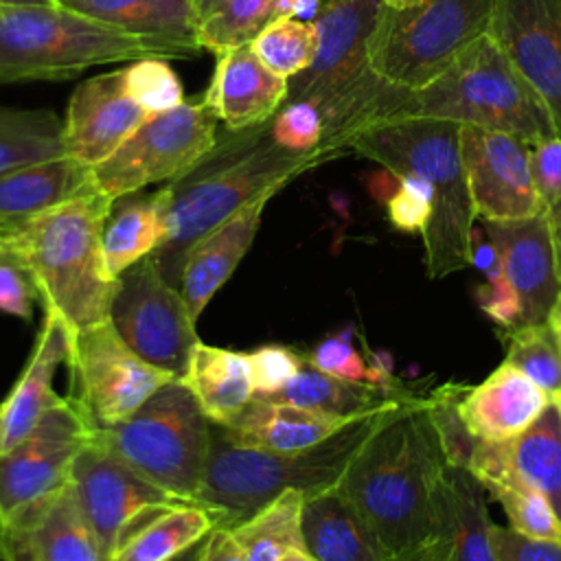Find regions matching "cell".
<instances>
[{
    "label": "cell",
    "instance_id": "6da1fadb",
    "mask_svg": "<svg viewBox=\"0 0 561 561\" xmlns=\"http://www.w3.org/2000/svg\"><path fill=\"white\" fill-rule=\"evenodd\" d=\"M445 467L427 394H412L379 414L335 489L399 557L436 539Z\"/></svg>",
    "mask_w": 561,
    "mask_h": 561
},
{
    "label": "cell",
    "instance_id": "7a4b0ae2",
    "mask_svg": "<svg viewBox=\"0 0 561 561\" xmlns=\"http://www.w3.org/2000/svg\"><path fill=\"white\" fill-rule=\"evenodd\" d=\"M329 162L320 151H294L272 136V118L219 131L215 147L186 173L158 188L162 239L149 254L178 287L186 252L210 230L261 197H274L305 171Z\"/></svg>",
    "mask_w": 561,
    "mask_h": 561
},
{
    "label": "cell",
    "instance_id": "3957f363",
    "mask_svg": "<svg viewBox=\"0 0 561 561\" xmlns=\"http://www.w3.org/2000/svg\"><path fill=\"white\" fill-rule=\"evenodd\" d=\"M114 199L101 188L22 221L2 245L33 278L44 313L59 316L70 335L110 320L118 278L103 256V228Z\"/></svg>",
    "mask_w": 561,
    "mask_h": 561
},
{
    "label": "cell",
    "instance_id": "277c9868",
    "mask_svg": "<svg viewBox=\"0 0 561 561\" xmlns=\"http://www.w3.org/2000/svg\"><path fill=\"white\" fill-rule=\"evenodd\" d=\"M381 0H320L311 20L318 53L307 70L287 81V101L313 103L324 121L322 149L333 160L351 140L388 118L399 88L383 81L368 61V39Z\"/></svg>",
    "mask_w": 561,
    "mask_h": 561
},
{
    "label": "cell",
    "instance_id": "5b68a950",
    "mask_svg": "<svg viewBox=\"0 0 561 561\" xmlns=\"http://www.w3.org/2000/svg\"><path fill=\"white\" fill-rule=\"evenodd\" d=\"M383 410L366 414L331 438L298 451L248 445L232 436L226 425L210 421L208 456L195 502L215 508L221 515L219 526L232 528L283 491L294 489L309 497L333 489Z\"/></svg>",
    "mask_w": 561,
    "mask_h": 561
},
{
    "label": "cell",
    "instance_id": "8992f818",
    "mask_svg": "<svg viewBox=\"0 0 561 561\" xmlns=\"http://www.w3.org/2000/svg\"><path fill=\"white\" fill-rule=\"evenodd\" d=\"M348 151L368 158L394 178L412 175L432 184L434 206L423 250L430 278H445L469 265L476 208L460 151V125L434 118H405L359 131Z\"/></svg>",
    "mask_w": 561,
    "mask_h": 561
},
{
    "label": "cell",
    "instance_id": "52a82bcc",
    "mask_svg": "<svg viewBox=\"0 0 561 561\" xmlns=\"http://www.w3.org/2000/svg\"><path fill=\"white\" fill-rule=\"evenodd\" d=\"M405 118L451 121L506 131L526 142L559 134L548 107L486 33L419 90H399L383 123Z\"/></svg>",
    "mask_w": 561,
    "mask_h": 561
},
{
    "label": "cell",
    "instance_id": "ba28073f",
    "mask_svg": "<svg viewBox=\"0 0 561 561\" xmlns=\"http://www.w3.org/2000/svg\"><path fill=\"white\" fill-rule=\"evenodd\" d=\"M199 53L129 35L61 4H0V81L70 79L116 61L186 59Z\"/></svg>",
    "mask_w": 561,
    "mask_h": 561
},
{
    "label": "cell",
    "instance_id": "9c48e42d",
    "mask_svg": "<svg viewBox=\"0 0 561 561\" xmlns=\"http://www.w3.org/2000/svg\"><path fill=\"white\" fill-rule=\"evenodd\" d=\"M94 440L184 502H195L210 440V419L193 392L173 379L131 416L94 432Z\"/></svg>",
    "mask_w": 561,
    "mask_h": 561
},
{
    "label": "cell",
    "instance_id": "30bf717a",
    "mask_svg": "<svg viewBox=\"0 0 561 561\" xmlns=\"http://www.w3.org/2000/svg\"><path fill=\"white\" fill-rule=\"evenodd\" d=\"M495 0H416L383 7L368 39L370 68L388 83L419 90L489 33Z\"/></svg>",
    "mask_w": 561,
    "mask_h": 561
},
{
    "label": "cell",
    "instance_id": "8fae6325",
    "mask_svg": "<svg viewBox=\"0 0 561 561\" xmlns=\"http://www.w3.org/2000/svg\"><path fill=\"white\" fill-rule=\"evenodd\" d=\"M219 118L204 94L147 118L110 158L92 167L96 186L112 199L171 182L195 167L217 142Z\"/></svg>",
    "mask_w": 561,
    "mask_h": 561
},
{
    "label": "cell",
    "instance_id": "7c38bea8",
    "mask_svg": "<svg viewBox=\"0 0 561 561\" xmlns=\"http://www.w3.org/2000/svg\"><path fill=\"white\" fill-rule=\"evenodd\" d=\"M110 322L121 340L147 364L182 379L195 344V320L182 291L164 278L151 256L118 276Z\"/></svg>",
    "mask_w": 561,
    "mask_h": 561
},
{
    "label": "cell",
    "instance_id": "4fadbf2b",
    "mask_svg": "<svg viewBox=\"0 0 561 561\" xmlns=\"http://www.w3.org/2000/svg\"><path fill=\"white\" fill-rule=\"evenodd\" d=\"M68 397L96 430L131 416L158 388L175 377L140 359L114 331L101 322L70 335Z\"/></svg>",
    "mask_w": 561,
    "mask_h": 561
},
{
    "label": "cell",
    "instance_id": "5bb4252c",
    "mask_svg": "<svg viewBox=\"0 0 561 561\" xmlns=\"http://www.w3.org/2000/svg\"><path fill=\"white\" fill-rule=\"evenodd\" d=\"M90 440L94 427L70 397H61L26 438L0 454V524L66 486Z\"/></svg>",
    "mask_w": 561,
    "mask_h": 561
},
{
    "label": "cell",
    "instance_id": "9a60e30c",
    "mask_svg": "<svg viewBox=\"0 0 561 561\" xmlns=\"http://www.w3.org/2000/svg\"><path fill=\"white\" fill-rule=\"evenodd\" d=\"M70 486L85 522L112 557L134 522L158 508L184 502L96 440H90L72 462Z\"/></svg>",
    "mask_w": 561,
    "mask_h": 561
},
{
    "label": "cell",
    "instance_id": "2e32d148",
    "mask_svg": "<svg viewBox=\"0 0 561 561\" xmlns=\"http://www.w3.org/2000/svg\"><path fill=\"white\" fill-rule=\"evenodd\" d=\"M460 151L478 219L504 221L541 213L526 140L460 125Z\"/></svg>",
    "mask_w": 561,
    "mask_h": 561
},
{
    "label": "cell",
    "instance_id": "e0dca14e",
    "mask_svg": "<svg viewBox=\"0 0 561 561\" xmlns=\"http://www.w3.org/2000/svg\"><path fill=\"white\" fill-rule=\"evenodd\" d=\"M489 35L539 94L561 134V0H495Z\"/></svg>",
    "mask_w": 561,
    "mask_h": 561
},
{
    "label": "cell",
    "instance_id": "ac0fdd59",
    "mask_svg": "<svg viewBox=\"0 0 561 561\" xmlns=\"http://www.w3.org/2000/svg\"><path fill=\"white\" fill-rule=\"evenodd\" d=\"M2 561H114L85 522L70 482L2 524Z\"/></svg>",
    "mask_w": 561,
    "mask_h": 561
},
{
    "label": "cell",
    "instance_id": "d6986e66",
    "mask_svg": "<svg viewBox=\"0 0 561 561\" xmlns=\"http://www.w3.org/2000/svg\"><path fill=\"white\" fill-rule=\"evenodd\" d=\"M147 118H151L131 96L125 68L103 72L81 81L66 110L61 140L66 156L90 167L110 158Z\"/></svg>",
    "mask_w": 561,
    "mask_h": 561
},
{
    "label": "cell",
    "instance_id": "ffe728a7",
    "mask_svg": "<svg viewBox=\"0 0 561 561\" xmlns=\"http://www.w3.org/2000/svg\"><path fill=\"white\" fill-rule=\"evenodd\" d=\"M480 224L497 248L502 274L522 300V324L548 322L561 294V265L548 217L539 213Z\"/></svg>",
    "mask_w": 561,
    "mask_h": 561
},
{
    "label": "cell",
    "instance_id": "44dd1931",
    "mask_svg": "<svg viewBox=\"0 0 561 561\" xmlns=\"http://www.w3.org/2000/svg\"><path fill=\"white\" fill-rule=\"evenodd\" d=\"M70 353V329L55 313H44L35 346L24 370L0 401V454L26 438L42 416L61 399L55 392V375Z\"/></svg>",
    "mask_w": 561,
    "mask_h": 561
},
{
    "label": "cell",
    "instance_id": "7402d4cb",
    "mask_svg": "<svg viewBox=\"0 0 561 561\" xmlns=\"http://www.w3.org/2000/svg\"><path fill=\"white\" fill-rule=\"evenodd\" d=\"M204 99L226 129H248L274 118L287 99V79L272 72L252 44H245L217 55Z\"/></svg>",
    "mask_w": 561,
    "mask_h": 561
},
{
    "label": "cell",
    "instance_id": "603a6c76",
    "mask_svg": "<svg viewBox=\"0 0 561 561\" xmlns=\"http://www.w3.org/2000/svg\"><path fill=\"white\" fill-rule=\"evenodd\" d=\"M550 401L530 377L504 362L482 383L469 386L458 408L473 436L504 443L526 432Z\"/></svg>",
    "mask_w": 561,
    "mask_h": 561
},
{
    "label": "cell",
    "instance_id": "cb8c5ba5",
    "mask_svg": "<svg viewBox=\"0 0 561 561\" xmlns=\"http://www.w3.org/2000/svg\"><path fill=\"white\" fill-rule=\"evenodd\" d=\"M270 199L272 197H261L248 204L186 252L178 289L182 291L195 322L210 298L226 285L241 259L248 254Z\"/></svg>",
    "mask_w": 561,
    "mask_h": 561
},
{
    "label": "cell",
    "instance_id": "d4e9b609",
    "mask_svg": "<svg viewBox=\"0 0 561 561\" xmlns=\"http://www.w3.org/2000/svg\"><path fill=\"white\" fill-rule=\"evenodd\" d=\"M302 546L318 561H392L370 524L335 486L305 497Z\"/></svg>",
    "mask_w": 561,
    "mask_h": 561
},
{
    "label": "cell",
    "instance_id": "484cf974",
    "mask_svg": "<svg viewBox=\"0 0 561 561\" xmlns=\"http://www.w3.org/2000/svg\"><path fill=\"white\" fill-rule=\"evenodd\" d=\"M486 495V489L471 471L447 462L436 511V539H440L447 561H497Z\"/></svg>",
    "mask_w": 561,
    "mask_h": 561
},
{
    "label": "cell",
    "instance_id": "4316f807",
    "mask_svg": "<svg viewBox=\"0 0 561 561\" xmlns=\"http://www.w3.org/2000/svg\"><path fill=\"white\" fill-rule=\"evenodd\" d=\"M94 188L90 164L66 153L39 160L0 175V219L22 224Z\"/></svg>",
    "mask_w": 561,
    "mask_h": 561
},
{
    "label": "cell",
    "instance_id": "83f0119b",
    "mask_svg": "<svg viewBox=\"0 0 561 561\" xmlns=\"http://www.w3.org/2000/svg\"><path fill=\"white\" fill-rule=\"evenodd\" d=\"M77 13L147 39H164L202 53L193 0H57Z\"/></svg>",
    "mask_w": 561,
    "mask_h": 561
},
{
    "label": "cell",
    "instance_id": "f1b7e54d",
    "mask_svg": "<svg viewBox=\"0 0 561 561\" xmlns=\"http://www.w3.org/2000/svg\"><path fill=\"white\" fill-rule=\"evenodd\" d=\"M182 383L193 392L202 412L213 421L232 423L254 399L248 353L195 344Z\"/></svg>",
    "mask_w": 561,
    "mask_h": 561
},
{
    "label": "cell",
    "instance_id": "f546056e",
    "mask_svg": "<svg viewBox=\"0 0 561 561\" xmlns=\"http://www.w3.org/2000/svg\"><path fill=\"white\" fill-rule=\"evenodd\" d=\"M403 383L394 388L373 386V383H355L346 379L331 377L316 366L302 359L298 373L289 379L287 386H283L278 392L263 397L261 401L272 403H287L322 414L333 416H366L373 412H379L383 408H390L408 397H412ZM256 399V397H254Z\"/></svg>",
    "mask_w": 561,
    "mask_h": 561
},
{
    "label": "cell",
    "instance_id": "4dcf8cb0",
    "mask_svg": "<svg viewBox=\"0 0 561 561\" xmlns=\"http://www.w3.org/2000/svg\"><path fill=\"white\" fill-rule=\"evenodd\" d=\"M357 419L362 416H333L287 403L252 399L250 405L226 427L248 445L276 451H298L331 438Z\"/></svg>",
    "mask_w": 561,
    "mask_h": 561
},
{
    "label": "cell",
    "instance_id": "1f68e13d",
    "mask_svg": "<svg viewBox=\"0 0 561 561\" xmlns=\"http://www.w3.org/2000/svg\"><path fill=\"white\" fill-rule=\"evenodd\" d=\"M219 522L221 515L199 502L158 508L125 530L114 561H171L210 535Z\"/></svg>",
    "mask_w": 561,
    "mask_h": 561
},
{
    "label": "cell",
    "instance_id": "d6a6232c",
    "mask_svg": "<svg viewBox=\"0 0 561 561\" xmlns=\"http://www.w3.org/2000/svg\"><path fill=\"white\" fill-rule=\"evenodd\" d=\"M508 484L537 489L561 522V408L550 401L539 419L506 443ZM504 486V484H502Z\"/></svg>",
    "mask_w": 561,
    "mask_h": 561
},
{
    "label": "cell",
    "instance_id": "836d02e7",
    "mask_svg": "<svg viewBox=\"0 0 561 561\" xmlns=\"http://www.w3.org/2000/svg\"><path fill=\"white\" fill-rule=\"evenodd\" d=\"M138 193L116 197L103 228L105 265L116 278L145 256L153 254L162 239L158 191L151 195Z\"/></svg>",
    "mask_w": 561,
    "mask_h": 561
},
{
    "label": "cell",
    "instance_id": "e575fe53",
    "mask_svg": "<svg viewBox=\"0 0 561 561\" xmlns=\"http://www.w3.org/2000/svg\"><path fill=\"white\" fill-rule=\"evenodd\" d=\"M305 495L300 491H283L272 502L261 506L248 519L232 526V535L245 552L248 561H278L294 548L302 546Z\"/></svg>",
    "mask_w": 561,
    "mask_h": 561
},
{
    "label": "cell",
    "instance_id": "d590c367",
    "mask_svg": "<svg viewBox=\"0 0 561 561\" xmlns=\"http://www.w3.org/2000/svg\"><path fill=\"white\" fill-rule=\"evenodd\" d=\"M64 121L50 110L0 105V175L39 160L64 156Z\"/></svg>",
    "mask_w": 561,
    "mask_h": 561
},
{
    "label": "cell",
    "instance_id": "8d00e7d4",
    "mask_svg": "<svg viewBox=\"0 0 561 561\" xmlns=\"http://www.w3.org/2000/svg\"><path fill=\"white\" fill-rule=\"evenodd\" d=\"M298 0H226L199 24V46L215 55L252 44L278 15L294 13Z\"/></svg>",
    "mask_w": 561,
    "mask_h": 561
},
{
    "label": "cell",
    "instance_id": "74e56055",
    "mask_svg": "<svg viewBox=\"0 0 561 561\" xmlns=\"http://www.w3.org/2000/svg\"><path fill=\"white\" fill-rule=\"evenodd\" d=\"M506 364L530 377L552 401L561 397V342L550 322L519 324L502 333Z\"/></svg>",
    "mask_w": 561,
    "mask_h": 561
},
{
    "label": "cell",
    "instance_id": "f35d334b",
    "mask_svg": "<svg viewBox=\"0 0 561 561\" xmlns=\"http://www.w3.org/2000/svg\"><path fill=\"white\" fill-rule=\"evenodd\" d=\"M252 48L272 72L289 81L311 66L318 53V28L309 18L283 13L254 37Z\"/></svg>",
    "mask_w": 561,
    "mask_h": 561
},
{
    "label": "cell",
    "instance_id": "ab89813d",
    "mask_svg": "<svg viewBox=\"0 0 561 561\" xmlns=\"http://www.w3.org/2000/svg\"><path fill=\"white\" fill-rule=\"evenodd\" d=\"M305 357L311 366L337 379H346L355 383H373L383 388L401 386V381L392 377L390 364L381 359L366 362V357L355 346L353 327H346L333 335H327Z\"/></svg>",
    "mask_w": 561,
    "mask_h": 561
},
{
    "label": "cell",
    "instance_id": "60d3db41",
    "mask_svg": "<svg viewBox=\"0 0 561 561\" xmlns=\"http://www.w3.org/2000/svg\"><path fill=\"white\" fill-rule=\"evenodd\" d=\"M489 495L504 508L513 530L537 539H561V522L552 504L537 489L504 484L489 491Z\"/></svg>",
    "mask_w": 561,
    "mask_h": 561
},
{
    "label": "cell",
    "instance_id": "b9f144b4",
    "mask_svg": "<svg viewBox=\"0 0 561 561\" xmlns=\"http://www.w3.org/2000/svg\"><path fill=\"white\" fill-rule=\"evenodd\" d=\"M125 81L131 96L149 114H162L178 107L186 96L169 59L145 57L125 66Z\"/></svg>",
    "mask_w": 561,
    "mask_h": 561
},
{
    "label": "cell",
    "instance_id": "7bdbcfd3",
    "mask_svg": "<svg viewBox=\"0 0 561 561\" xmlns=\"http://www.w3.org/2000/svg\"><path fill=\"white\" fill-rule=\"evenodd\" d=\"M272 136L278 145H283L287 149L324 153V149H322L324 121H322L320 110L309 101L283 103L280 110L272 118Z\"/></svg>",
    "mask_w": 561,
    "mask_h": 561
},
{
    "label": "cell",
    "instance_id": "ee69618b",
    "mask_svg": "<svg viewBox=\"0 0 561 561\" xmlns=\"http://www.w3.org/2000/svg\"><path fill=\"white\" fill-rule=\"evenodd\" d=\"M528 149L541 213L557 232L561 230V134L528 142Z\"/></svg>",
    "mask_w": 561,
    "mask_h": 561
},
{
    "label": "cell",
    "instance_id": "f6af8a7d",
    "mask_svg": "<svg viewBox=\"0 0 561 561\" xmlns=\"http://www.w3.org/2000/svg\"><path fill=\"white\" fill-rule=\"evenodd\" d=\"M399 186L388 197V221L405 234H423L434 206V188L430 182L412 175L397 178Z\"/></svg>",
    "mask_w": 561,
    "mask_h": 561
},
{
    "label": "cell",
    "instance_id": "bcb514c9",
    "mask_svg": "<svg viewBox=\"0 0 561 561\" xmlns=\"http://www.w3.org/2000/svg\"><path fill=\"white\" fill-rule=\"evenodd\" d=\"M254 397L263 399L278 392L298 373L305 355L285 344H265L248 353Z\"/></svg>",
    "mask_w": 561,
    "mask_h": 561
},
{
    "label": "cell",
    "instance_id": "7dc6e473",
    "mask_svg": "<svg viewBox=\"0 0 561 561\" xmlns=\"http://www.w3.org/2000/svg\"><path fill=\"white\" fill-rule=\"evenodd\" d=\"M35 300L39 298L31 274L11 250L0 248V311L31 320Z\"/></svg>",
    "mask_w": 561,
    "mask_h": 561
},
{
    "label": "cell",
    "instance_id": "c3c4849f",
    "mask_svg": "<svg viewBox=\"0 0 561 561\" xmlns=\"http://www.w3.org/2000/svg\"><path fill=\"white\" fill-rule=\"evenodd\" d=\"M491 539L497 561H561V539H537L491 524Z\"/></svg>",
    "mask_w": 561,
    "mask_h": 561
},
{
    "label": "cell",
    "instance_id": "681fc988",
    "mask_svg": "<svg viewBox=\"0 0 561 561\" xmlns=\"http://www.w3.org/2000/svg\"><path fill=\"white\" fill-rule=\"evenodd\" d=\"M476 302L504 331L522 324V300L504 274L486 278L476 289Z\"/></svg>",
    "mask_w": 561,
    "mask_h": 561
},
{
    "label": "cell",
    "instance_id": "f907efd6",
    "mask_svg": "<svg viewBox=\"0 0 561 561\" xmlns=\"http://www.w3.org/2000/svg\"><path fill=\"white\" fill-rule=\"evenodd\" d=\"M469 265L478 267L484 278L497 276L502 274V263H500V254L497 248L493 245V241L489 239L484 226H473L471 230V243H469Z\"/></svg>",
    "mask_w": 561,
    "mask_h": 561
},
{
    "label": "cell",
    "instance_id": "816d5d0a",
    "mask_svg": "<svg viewBox=\"0 0 561 561\" xmlns=\"http://www.w3.org/2000/svg\"><path fill=\"white\" fill-rule=\"evenodd\" d=\"M202 561H248L239 541L234 539L230 528L217 526L210 530L206 539V550Z\"/></svg>",
    "mask_w": 561,
    "mask_h": 561
},
{
    "label": "cell",
    "instance_id": "f5cc1de1",
    "mask_svg": "<svg viewBox=\"0 0 561 561\" xmlns=\"http://www.w3.org/2000/svg\"><path fill=\"white\" fill-rule=\"evenodd\" d=\"M392 561H447V557H445V548H443L440 539H432L410 552L392 557Z\"/></svg>",
    "mask_w": 561,
    "mask_h": 561
},
{
    "label": "cell",
    "instance_id": "db71d44e",
    "mask_svg": "<svg viewBox=\"0 0 561 561\" xmlns=\"http://www.w3.org/2000/svg\"><path fill=\"white\" fill-rule=\"evenodd\" d=\"M224 2H226V0H193L199 24H202L206 18H210V15H213V13H215Z\"/></svg>",
    "mask_w": 561,
    "mask_h": 561
},
{
    "label": "cell",
    "instance_id": "11a10c76",
    "mask_svg": "<svg viewBox=\"0 0 561 561\" xmlns=\"http://www.w3.org/2000/svg\"><path fill=\"white\" fill-rule=\"evenodd\" d=\"M206 539H208V535H206L202 541H197L195 546H191L188 550H184L182 554L173 557L171 561H202V557H204V550H206Z\"/></svg>",
    "mask_w": 561,
    "mask_h": 561
},
{
    "label": "cell",
    "instance_id": "9f6ffc18",
    "mask_svg": "<svg viewBox=\"0 0 561 561\" xmlns=\"http://www.w3.org/2000/svg\"><path fill=\"white\" fill-rule=\"evenodd\" d=\"M548 322L552 324V329H554V333H557V337L561 342V294H559V298H557V302H554V307H552V311L548 316Z\"/></svg>",
    "mask_w": 561,
    "mask_h": 561
},
{
    "label": "cell",
    "instance_id": "6f0895ef",
    "mask_svg": "<svg viewBox=\"0 0 561 561\" xmlns=\"http://www.w3.org/2000/svg\"><path fill=\"white\" fill-rule=\"evenodd\" d=\"M278 561H318V559H313L305 548H294L287 554H283Z\"/></svg>",
    "mask_w": 561,
    "mask_h": 561
},
{
    "label": "cell",
    "instance_id": "680465c9",
    "mask_svg": "<svg viewBox=\"0 0 561 561\" xmlns=\"http://www.w3.org/2000/svg\"><path fill=\"white\" fill-rule=\"evenodd\" d=\"M18 226H20V224H11V221H7V219H0V248L15 234Z\"/></svg>",
    "mask_w": 561,
    "mask_h": 561
},
{
    "label": "cell",
    "instance_id": "91938a15",
    "mask_svg": "<svg viewBox=\"0 0 561 561\" xmlns=\"http://www.w3.org/2000/svg\"><path fill=\"white\" fill-rule=\"evenodd\" d=\"M57 0H0V4H55Z\"/></svg>",
    "mask_w": 561,
    "mask_h": 561
},
{
    "label": "cell",
    "instance_id": "94428289",
    "mask_svg": "<svg viewBox=\"0 0 561 561\" xmlns=\"http://www.w3.org/2000/svg\"><path fill=\"white\" fill-rule=\"evenodd\" d=\"M412 2H416V0H381V4L390 7V9H401V7H408Z\"/></svg>",
    "mask_w": 561,
    "mask_h": 561
},
{
    "label": "cell",
    "instance_id": "6125c7cd",
    "mask_svg": "<svg viewBox=\"0 0 561 561\" xmlns=\"http://www.w3.org/2000/svg\"><path fill=\"white\" fill-rule=\"evenodd\" d=\"M554 241H557V254H559V265H561V230L554 232Z\"/></svg>",
    "mask_w": 561,
    "mask_h": 561
},
{
    "label": "cell",
    "instance_id": "be15d7a7",
    "mask_svg": "<svg viewBox=\"0 0 561 561\" xmlns=\"http://www.w3.org/2000/svg\"><path fill=\"white\" fill-rule=\"evenodd\" d=\"M557 403H559V408H561V397H559V399H557Z\"/></svg>",
    "mask_w": 561,
    "mask_h": 561
},
{
    "label": "cell",
    "instance_id": "e7e4bbea",
    "mask_svg": "<svg viewBox=\"0 0 561 561\" xmlns=\"http://www.w3.org/2000/svg\"><path fill=\"white\" fill-rule=\"evenodd\" d=\"M0 530H2V524H0ZM0 561H2V552H0Z\"/></svg>",
    "mask_w": 561,
    "mask_h": 561
},
{
    "label": "cell",
    "instance_id": "03108f58",
    "mask_svg": "<svg viewBox=\"0 0 561 561\" xmlns=\"http://www.w3.org/2000/svg\"><path fill=\"white\" fill-rule=\"evenodd\" d=\"M316 2H320V0H316Z\"/></svg>",
    "mask_w": 561,
    "mask_h": 561
}]
</instances>
